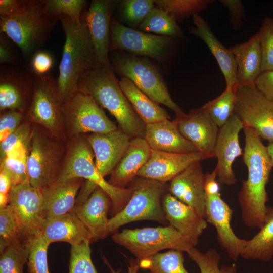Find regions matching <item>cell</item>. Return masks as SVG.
<instances>
[{
	"label": "cell",
	"mask_w": 273,
	"mask_h": 273,
	"mask_svg": "<svg viewBox=\"0 0 273 273\" xmlns=\"http://www.w3.org/2000/svg\"><path fill=\"white\" fill-rule=\"evenodd\" d=\"M243 161L248 176L242 181L238 193L242 219L248 228L260 229L264 224L267 209L266 190L272 166L271 159L260 137L252 128L244 127Z\"/></svg>",
	"instance_id": "6da1fadb"
},
{
	"label": "cell",
	"mask_w": 273,
	"mask_h": 273,
	"mask_svg": "<svg viewBox=\"0 0 273 273\" xmlns=\"http://www.w3.org/2000/svg\"><path fill=\"white\" fill-rule=\"evenodd\" d=\"M59 20L65 34L59 73L56 80L58 93L64 104L78 92V82L87 71L100 67L84 15L79 22L61 15Z\"/></svg>",
	"instance_id": "7a4b0ae2"
},
{
	"label": "cell",
	"mask_w": 273,
	"mask_h": 273,
	"mask_svg": "<svg viewBox=\"0 0 273 273\" xmlns=\"http://www.w3.org/2000/svg\"><path fill=\"white\" fill-rule=\"evenodd\" d=\"M78 90L90 95L100 106L106 109L130 139L144 138L146 124L122 90L111 65L85 72L78 81Z\"/></svg>",
	"instance_id": "3957f363"
},
{
	"label": "cell",
	"mask_w": 273,
	"mask_h": 273,
	"mask_svg": "<svg viewBox=\"0 0 273 273\" xmlns=\"http://www.w3.org/2000/svg\"><path fill=\"white\" fill-rule=\"evenodd\" d=\"M58 20L47 12L43 1L31 0L20 14L0 16V32L16 43L25 57L32 56L50 37Z\"/></svg>",
	"instance_id": "277c9868"
},
{
	"label": "cell",
	"mask_w": 273,
	"mask_h": 273,
	"mask_svg": "<svg viewBox=\"0 0 273 273\" xmlns=\"http://www.w3.org/2000/svg\"><path fill=\"white\" fill-rule=\"evenodd\" d=\"M94 152L86 137L76 141L70 147L62 168L56 179L64 180L81 178L90 181L103 190L111 200L110 214L113 217L125 206L132 193V189L115 187L104 179L94 161Z\"/></svg>",
	"instance_id": "5b68a950"
},
{
	"label": "cell",
	"mask_w": 273,
	"mask_h": 273,
	"mask_svg": "<svg viewBox=\"0 0 273 273\" xmlns=\"http://www.w3.org/2000/svg\"><path fill=\"white\" fill-rule=\"evenodd\" d=\"M168 186L166 183L136 176L128 186L132 189V193L126 205L109 219V233L125 224L142 220L167 224L161 201L163 196L168 192Z\"/></svg>",
	"instance_id": "8992f818"
},
{
	"label": "cell",
	"mask_w": 273,
	"mask_h": 273,
	"mask_svg": "<svg viewBox=\"0 0 273 273\" xmlns=\"http://www.w3.org/2000/svg\"><path fill=\"white\" fill-rule=\"evenodd\" d=\"M116 244L128 249L138 259L150 257L164 249L188 252L194 247L171 225L124 229L112 236Z\"/></svg>",
	"instance_id": "52a82bcc"
},
{
	"label": "cell",
	"mask_w": 273,
	"mask_h": 273,
	"mask_svg": "<svg viewBox=\"0 0 273 273\" xmlns=\"http://www.w3.org/2000/svg\"><path fill=\"white\" fill-rule=\"evenodd\" d=\"M215 169L205 174V219L216 229L218 242L227 252L229 258L236 261L240 257L247 240L239 238L231 227L233 210L221 198Z\"/></svg>",
	"instance_id": "ba28073f"
},
{
	"label": "cell",
	"mask_w": 273,
	"mask_h": 273,
	"mask_svg": "<svg viewBox=\"0 0 273 273\" xmlns=\"http://www.w3.org/2000/svg\"><path fill=\"white\" fill-rule=\"evenodd\" d=\"M111 65L114 72L130 80L154 101L165 105L175 114L183 112L170 97L163 78L149 61L125 55L115 58Z\"/></svg>",
	"instance_id": "9c48e42d"
},
{
	"label": "cell",
	"mask_w": 273,
	"mask_h": 273,
	"mask_svg": "<svg viewBox=\"0 0 273 273\" xmlns=\"http://www.w3.org/2000/svg\"><path fill=\"white\" fill-rule=\"evenodd\" d=\"M9 199L19 240L24 243L41 232L45 220L41 189L32 186L28 179L12 187Z\"/></svg>",
	"instance_id": "30bf717a"
},
{
	"label": "cell",
	"mask_w": 273,
	"mask_h": 273,
	"mask_svg": "<svg viewBox=\"0 0 273 273\" xmlns=\"http://www.w3.org/2000/svg\"><path fill=\"white\" fill-rule=\"evenodd\" d=\"M234 113L244 127L253 129L261 139L273 143V101L255 86H237Z\"/></svg>",
	"instance_id": "8fae6325"
},
{
	"label": "cell",
	"mask_w": 273,
	"mask_h": 273,
	"mask_svg": "<svg viewBox=\"0 0 273 273\" xmlns=\"http://www.w3.org/2000/svg\"><path fill=\"white\" fill-rule=\"evenodd\" d=\"M64 122L75 134L107 133L118 128L89 94L78 90L63 105Z\"/></svg>",
	"instance_id": "7c38bea8"
},
{
	"label": "cell",
	"mask_w": 273,
	"mask_h": 273,
	"mask_svg": "<svg viewBox=\"0 0 273 273\" xmlns=\"http://www.w3.org/2000/svg\"><path fill=\"white\" fill-rule=\"evenodd\" d=\"M63 105L56 79L50 73L35 76L33 98L28 109L30 118L59 136L64 122Z\"/></svg>",
	"instance_id": "4fadbf2b"
},
{
	"label": "cell",
	"mask_w": 273,
	"mask_h": 273,
	"mask_svg": "<svg viewBox=\"0 0 273 273\" xmlns=\"http://www.w3.org/2000/svg\"><path fill=\"white\" fill-rule=\"evenodd\" d=\"M173 121L183 136L196 147L203 160L215 157L219 128L203 106L193 109L188 113L176 114Z\"/></svg>",
	"instance_id": "5bb4252c"
},
{
	"label": "cell",
	"mask_w": 273,
	"mask_h": 273,
	"mask_svg": "<svg viewBox=\"0 0 273 273\" xmlns=\"http://www.w3.org/2000/svg\"><path fill=\"white\" fill-rule=\"evenodd\" d=\"M110 50H124L160 60L167 50V36L149 34L112 21L110 25Z\"/></svg>",
	"instance_id": "9a60e30c"
},
{
	"label": "cell",
	"mask_w": 273,
	"mask_h": 273,
	"mask_svg": "<svg viewBox=\"0 0 273 273\" xmlns=\"http://www.w3.org/2000/svg\"><path fill=\"white\" fill-rule=\"evenodd\" d=\"M27 167L30 184L41 189L55 180L59 172V150L46 136L32 131Z\"/></svg>",
	"instance_id": "2e32d148"
},
{
	"label": "cell",
	"mask_w": 273,
	"mask_h": 273,
	"mask_svg": "<svg viewBox=\"0 0 273 273\" xmlns=\"http://www.w3.org/2000/svg\"><path fill=\"white\" fill-rule=\"evenodd\" d=\"M243 128L242 122L234 113L219 128L215 146V157L217 159L215 169L220 184L230 186L237 181L232 165L236 159L243 154L239 139Z\"/></svg>",
	"instance_id": "e0dca14e"
},
{
	"label": "cell",
	"mask_w": 273,
	"mask_h": 273,
	"mask_svg": "<svg viewBox=\"0 0 273 273\" xmlns=\"http://www.w3.org/2000/svg\"><path fill=\"white\" fill-rule=\"evenodd\" d=\"M115 4L112 1L93 0L84 14L99 66L111 65L108 55L111 17Z\"/></svg>",
	"instance_id": "ac0fdd59"
},
{
	"label": "cell",
	"mask_w": 273,
	"mask_h": 273,
	"mask_svg": "<svg viewBox=\"0 0 273 273\" xmlns=\"http://www.w3.org/2000/svg\"><path fill=\"white\" fill-rule=\"evenodd\" d=\"M86 138L95 156L97 169L104 177L119 163L131 139L120 128L107 133H92Z\"/></svg>",
	"instance_id": "d6986e66"
},
{
	"label": "cell",
	"mask_w": 273,
	"mask_h": 273,
	"mask_svg": "<svg viewBox=\"0 0 273 273\" xmlns=\"http://www.w3.org/2000/svg\"><path fill=\"white\" fill-rule=\"evenodd\" d=\"M203 160L199 152L173 153L153 150L136 176L162 183L171 181L191 164Z\"/></svg>",
	"instance_id": "ffe728a7"
},
{
	"label": "cell",
	"mask_w": 273,
	"mask_h": 273,
	"mask_svg": "<svg viewBox=\"0 0 273 273\" xmlns=\"http://www.w3.org/2000/svg\"><path fill=\"white\" fill-rule=\"evenodd\" d=\"M205 177L201 161H197L175 177L168 186L169 193L193 208L204 219L206 218Z\"/></svg>",
	"instance_id": "44dd1931"
},
{
	"label": "cell",
	"mask_w": 273,
	"mask_h": 273,
	"mask_svg": "<svg viewBox=\"0 0 273 273\" xmlns=\"http://www.w3.org/2000/svg\"><path fill=\"white\" fill-rule=\"evenodd\" d=\"M35 76L31 72L16 68L1 71L0 110L23 112L28 96H33Z\"/></svg>",
	"instance_id": "7402d4cb"
},
{
	"label": "cell",
	"mask_w": 273,
	"mask_h": 273,
	"mask_svg": "<svg viewBox=\"0 0 273 273\" xmlns=\"http://www.w3.org/2000/svg\"><path fill=\"white\" fill-rule=\"evenodd\" d=\"M161 203L169 225L196 246L199 237L207 227L206 219L169 192L163 196Z\"/></svg>",
	"instance_id": "603a6c76"
},
{
	"label": "cell",
	"mask_w": 273,
	"mask_h": 273,
	"mask_svg": "<svg viewBox=\"0 0 273 273\" xmlns=\"http://www.w3.org/2000/svg\"><path fill=\"white\" fill-rule=\"evenodd\" d=\"M111 208L110 197L97 187L86 201L80 205H75L72 211L87 229L93 242L104 239L110 233L108 214Z\"/></svg>",
	"instance_id": "cb8c5ba5"
},
{
	"label": "cell",
	"mask_w": 273,
	"mask_h": 273,
	"mask_svg": "<svg viewBox=\"0 0 273 273\" xmlns=\"http://www.w3.org/2000/svg\"><path fill=\"white\" fill-rule=\"evenodd\" d=\"M83 179H56L41 189L45 219L72 211Z\"/></svg>",
	"instance_id": "d4e9b609"
},
{
	"label": "cell",
	"mask_w": 273,
	"mask_h": 273,
	"mask_svg": "<svg viewBox=\"0 0 273 273\" xmlns=\"http://www.w3.org/2000/svg\"><path fill=\"white\" fill-rule=\"evenodd\" d=\"M144 139L153 150L180 154L198 152L169 119L146 124Z\"/></svg>",
	"instance_id": "484cf974"
},
{
	"label": "cell",
	"mask_w": 273,
	"mask_h": 273,
	"mask_svg": "<svg viewBox=\"0 0 273 273\" xmlns=\"http://www.w3.org/2000/svg\"><path fill=\"white\" fill-rule=\"evenodd\" d=\"M193 20L195 27H190L189 31L203 40L209 49L224 77L226 88L235 90L237 86V65L233 53L218 40L203 18L195 15Z\"/></svg>",
	"instance_id": "4316f807"
},
{
	"label": "cell",
	"mask_w": 273,
	"mask_h": 273,
	"mask_svg": "<svg viewBox=\"0 0 273 273\" xmlns=\"http://www.w3.org/2000/svg\"><path fill=\"white\" fill-rule=\"evenodd\" d=\"M229 49L234 56L237 65V86H255L256 80L262 73V56L258 34Z\"/></svg>",
	"instance_id": "83f0119b"
},
{
	"label": "cell",
	"mask_w": 273,
	"mask_h": 273,
	"mask_svg": "<svg viewBox=\"0 0 273 273\" xmlns=\"http://www.w3.org/2000/svg\"><path fill=\"white\" fill-rule=\"evenodd\" d=\"M41 233L49 244L64 242L72 246L88 240L92 242L89 232L72 211L46 219Z\"/></svg>",
	"instance_id": "f1b7e54d"
},
{
	"label": "cell",
	"mask_w": 273,
	"mask_h": 273,
	"mask_svg": "<svg viewBox=\"0 0 273 273\" xmlns=\"http://www.w3.org/2000/svg\"><path fill=\"white\" fill-rule=\"evenodd\" d=\"M151 152V149L144 138L131 139L126 151L111 173L109 183L118 188H126L146 164Z\"/></svg>",
	"instance_id": "f546056e"
},
{
	"label": "cell",
	"mask_w": 273,
	"mask_h": 273,
	"mask_svg": "<svg viewBox=\"0 0 273 273\" xmlns=\"http://www.w3.org/2000/svg\"><path fill=\"white\" fill-rule=\"evenodd\" d=\"M119 83L134 111L145 124L170 119L167 111L142 92L130 80L122 76Z\"/></svg>",
	"instance_id": "4dcf8cb0"
},
{
	"label": "cell",
	"mask_w": 273,
	"mask_h": 273,
	"mask_svg": "<svg viewBox=\"0 0 273 273\" xmlns=\"http://www.w3.org/2000/svg\"><path fill=\"white\" fill-rule=\"evenodd\" d=\"M259 231L246 244L240 257L269 261L273 257V207H267L265 220Z\"/></svg>",
	"instance_id": "1f68e13d"
},
{
	"label": "cell",
	"mask_w": 273,
	"mask_h": 273,
	"mask_svg": "<svg viewBox=\"0 0 273 273\" xmlns=\"http://www.w3.org/2000/svg\"><path fill=\"white\" fill-rule=\"evenodd\" d=\"M183 252L169 250L150 257L139 260L140 268L146 273H189L184 265Z\"/></svg>",
	"instance_id": "d6a6232c"
},
{
	"label": "cell",
	"mask_w": 273,
	"mask_h": 273,
	"mask_svg": "<svg viewBox=\"0 0 273 273\" xmlns=\"http://www.w3.org/2000/svg\"><path fill=\"white\" fill-rule=\"evenodd\" d=\"M144 32H152L165 36L181 37L183 32L174 16L164 10L154 7L140 25Z\"/></svg>",
	"instance_id": "836d02e7"
},
{
	"label": "cell",
	"mask_w": 273,
	"mask_h": 273,
	"mask_svg": "<svg viewBox=\"0 0 273 273\" xmlns=\"http://www.w3.org/2000/svg\"><path fill=\"white\" fill-rule=\"evenodd\" d=\"M28 156L25 144H21L12 149L1 160V170L8 175L12 187L28 179L27 167Z\"/></svg>",
	"instance_id": "e575fe53"
},
{
	"label": "cell",
	"mask_w": 273,
	"mask_h": 273,
	"mask_svg": "<svg viewBox=\"0 0 273 273\" xmlns=\"http://www.w3.org/2000/svg\"><path fill=\"white\" fill-rule=\"evenodd\" d=\"M235 100V90L226 88L219 96L208 101L203 106L207 110L214 123L220 128L234 114Z\"/></svg>",
	"instance_id": "d590c367"
},
{
	"label": "cell",
	"mask_w": 273,
	"mask_h": 273,
	"mask_svg": "<svg viewBox=\"0 0 273 273\" xmlns=\"http://www.w3.org/2000/svg\"><path fill=\"white\" fill-rule=\"evenodd\" d=\"M23 244L28 250V273H50L48 262L50 244L41 232L30 237Z\"/></svg>",
	"instance_id": "8d00e7d4"
},
{
	"label": "cell",
	"mask_w": 273,
	"mask_h": 273,
	"mask_svg": "<svg viewBox=\"0 0 273 273\" xmlns=\"http://www.w3.org/2000/svg\"><path fill=\"white\" fill-rule=\"evenodd\" d=\"M155 4L181 21L190 16L198 15L213 3L212 0H157Z\"/></svg>",
	"instance_id": "74e56055"
},
{
	"label": "cell",
	"mask_w": 273,
	"mask_h": 273,
	"mask_svg": "<svg viewBox=\"0 0 273 273\" xmlns=\"http://www.w3.org/2000/svg\"><path fill=\"white\" fill-rule=\"evenodd\" d=\"M28 258V250L23 243L8 245L0 251V273H23Z\"/></svg>",
	"instance_id": "f35d334b"
},
{
	"label": "cell",
	"mask_w": 273,
	"mask_h": 273,
	"mask_svg": "<svg viewBox=\"0 0 273 273\" xmlns=\"http://www.w3.org/2000/svg\"><path fill=\"white\" fill-rule=\"evenodd\" d=\"M187 253L189 258L197 264L200 273H237L235 264L219 266L220 256L215 249H210L203 253L194 247Z\"/></svg>",
	"instance_id": "ab89813d"
},
{
	"label": "cell",
	"mask_w": 273,
	"mask_h": 273,
	"mask_svg": "<svg viewBox=\"0 0 273 273\" xmlns=\"http://www.w3.org/2000/svg\"><path fill=\"white\" fill-rule=\"evenodd\" d=\"M90 242L71 246L69 273H98L91 258Z\"/></svg>",
	"instance_id": "60d3db41"
},
{
	"label": "cell",
	"mask_w": 273,
	"mask_h": 273,
	"mask_svg": "<svg viewBox=\"0 0 273 273\" xmlns=\"http://www.w3.org/2000/svg\"><path fill=\"white\" fill-rule=\"evenodd\" d=\"M45 10L51 16L58 17L64 15L74 22H79L86 1L84 0H44Z\"/></svg>",
	"instance_id": "b9f144b4"
},
{
	"label": "cell",
	"mask_w": 273,
	"mask_h": 273,
	"mask_svg": "<svg viewBox=\"0 0 273 273\" xmlns=\"http://www.w3.org/2000/svg\"><path fill=\"white\" fill-rule=\"evenodd\" d=\"M262 56L261 72L273 70V19L264 18L258 33Z\"/></svg>",
	"instance_id": "7bdbcfd3"
},
{
	"label": "cell",
	"mask_w": 273,
	"mask_h": 273,
	"mask_svg": "<svg viewBox=\"0 0 273 273\" xmlns=\"http://www.w3.org/2000/svg\"><path fill=\"white\" fill-rule=\"evenodd\" d=\"M154 7V1L152 0H126L121 3L124 18L129 24L136 27L140 26Z\"/></svg>",
	"instance_id": "ee69618b"
},
{
	"label": "cell",
	"mask_w": 273,
	"mask_h": 273,
	"mask_svg": "<svg viewBox=\"0 0 273 273\" xmlns=\"http://www.w3.org/2000/svg\"><path fill=\"white\" fill-rule=\"evenodd\" d=\"M17 242L20 241L17 226L11 210L8 205L5 208L0 209V251Z\"/></svg>",
	"instance_id": "f6af8a7d"
},
{
	"label": "cell",
	"mask_w": 273,
	"mask_h": 273,
	"mask_svg": "<svg viewBox=\"0 0 273 273\" xmlns=\"http://www.w3.org/2000/svg\"><path fill=\"white\" fill-rule=\"evenodd\" d=\"M32 133L30 124L26 123L20 125L17 129L1 142V160L4 159L15 147L20 144H26Z\"/></svg>",
	"instance_id": "bcb514c9"
},
{
	"label": "cell",
	"mask_w": 273,
	"mask_h": 273,
	"mask_svg": "<svg viewBox=\"0 0 273 273\" xmlns=\"http://www.w3.org/2000/svg\"><path fill=\"white\" fill-rule=\"evenodd\" d=\"M53 64V57L46 51L39 50L31 56L30 68L35 76H42L50 73Z\"/></svg>",
	"instance_id": "7dc6e473"
},
{
	"label": "cell",
	"mask_w": 273,
	"mask_h": 273,
	"mask_svg": "<svg viewBox=\"0 0 273 273\" xmlns=\"http://www.w3.org/2000/svg\"><path fill=\"white\" fill-rule=\"evenodd\" d=\"M23 118L22 112L9 110L1 115L0 118V141L5 140L20 125Z\"/></svg>",
	"instance_id": "c3c4849f"
},
{
	"label": "cell",
	"mask_w": 273,
	"mask_h": 273,
	"mask_svg": "<svg viewBox=\"0 0 273 273\" xmlns=\"http://www.w3.org/2000/svg\"><path fill=\"white\" fill-rule=\"evenodd\" d=\"M219 2L229 10L234 29L240 28L246 18L242 2L239 0H220Z\"/></svg>",
	"instance_id": "681fc988"
},
{
	"label": "cell",
	"mask_w": 273,
	"mask_h": 273,
	"mask_svg": "<svg viewBox=\"0 0 273 273\" xmlns=\"http://www.w3.org/2000/svg\"><path fill=\"white\" fill-rule=\"evenodd\" d=\"M30 2L31 0H1L0 16L12 17L17 16L24 11Z\"/></svg>",
	"instance_id": "f907efd6"
},
{
	"label": "cell",
	"mask_w": 273,
	"mask_h": 273,
	"mask_svg": "<svg viewBox=\"0 0 273 273\" xmlns=\"http://www.w3.org/2000/svg\"><path fill=\"white\" fill-rule=\"evenodd\" d=\"M255 86L265 97L273 101V70L261 73Z\"/></svg>",
	"instance_id": "816d5d0a"
},
{
	"label": "cell",
	"mask_w": 273,
	"mask_h": 273,
	"mask_svg": "<svg viewBox=\"0 0 273 273\" xmlns=\"http://www.w3.org/2000/svg\"><path fill=\"white\" fill-rule=\"evenodd\" d=\"M7 36L3 33L0 35V62L1 63H14L15 56L10 44Z\"/></svg>",
	"instance_id": "f5cc1de1"
},
{
	"label": "cell",
	"mask_w": 273,
	"mask_h": 273,
	"mask_svg": "<svg viewBox=\"0 0 273 273\" xmlns=\"http://www.w3.org/2000/svg\"><path fill=\"white\" fill-rule=\"evenodd\" d=\"M97 187L90 181H84L77 195L75 205H80L86 201Z\"/></svg>",
	"instance_id": "db71d44e"
},
{
	"label": "cell",
	"mask_w": 273,
	"mask_h": 273,
	"mask_svg": "<svg viewBox=\"0 0 273 273\" xmlns=\"http://www.w3.org/2000/svg\"><path fill=\"white\" fill-rule=\"evenodd\" d=\"M12 184L8 175L3 171H0V195L9 196Z\"/></svg>",
	"instance_id": "11a10c76"
},
{
	"label": "cell",
	"mask_w": 273,
	"mask_h": 273,
	"mask_svg": "<svg viewBox=\"0 0 273 273\" xmlns=\"http://www.w3.org/2000/svg\"><path fill=\"white\" fill-rule=\"evenodd\" d=\"M104 263L109 268L111 273H120L119 271H115L108 262V260L105 257H103ZM139 259L135 260L131 259L129 260V265L128 266L127 273H138L139 269Z\"/></svg>",
	"instance_id": "9f6ffc18"
},
{
	"label": "cell",
	"mask_w": 273,
	"mask_h": 273,
	"mask_svg": "<svg viewBox=\"0 0 273 273\" xmlns=\"http://www.w3.org/2000/svg\"><path fill=\"white\" fill-rule=\"evenodd\" d=\"M267 149L269 155L272 166L273 167V143H269L267 146Z\"/></svg>",
	"instance_id": "6f0895ef"
},
{
	"label": "cell",
	"mask_w": 273,
	"mask_h": 273,
	"mask_svg": "<svg viewBox=\"0 0 273 273\" xmlns=\"http://www.w3.org/2000/svg\"><path fill=\"white\" fill-rule=\"evenodd\" d=\"M249 273H250V272H249Z\"/></svg>",
	"instance_id": "680465c9"
}]
</instances>
